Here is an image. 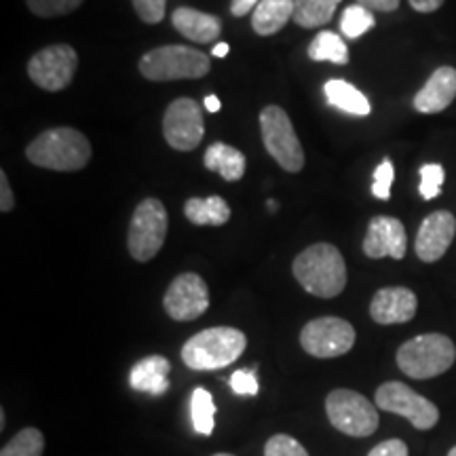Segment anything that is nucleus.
<instances>
[{
    "label": "nucleus",
    "instance_id": "1",
    "mask_svg": "<svg viewBox=\"0 0 456 456\" xmlns=\"http://www.w3.org/2000/svg\"><path fill=\"white\" fill-rule=\"evenodd\" d=\"M294 277L317 298H336L346 285V265L332 243H315L296 256Z\"/></svg>",
    "mask_w": 456,
    "mask_h": 456
},
{
    "label": "nucleus",
    "instance_id": "2",
    "mask_svg": "<svg viewBox=\"0 0 456 456\" xmlns=\"http://www.w3.org/2000/svg\"><path fill=\"white\" fill-rule=\"evenodd\" d=\"M28 161L43 169L78 171L89 163L91 144L72 127L47 129L26 148Z\"/></svg>",
    "mask_w": 456,
    "mask_h": 456
},
{
    "label": "nucleus",
    "instance_id": "3",
    "mask_svg": "<svg viewBox=\"0 0 456 456\" xmlns=\"http://www.w3.org/2000/svg\"><path fill=\"white\" fill-rule=\"evenodd\" d=\"M248 338L237 328H208L192 336L182 346V362L197 372L231 366L241 357Z\"/></svg>",
    "mask_w": 456,
    "mask_h": 456
},
{
    "label": "nucleus",
    "instance_id": "4",
    "mask_svg": "<svg viewBox=\"0 0 456 456\" xmlns=\"http://www.w3.org/2000/svg\"><path fill=\"white\" fill-rule=\"evenodd\" d=\"M456 362L454 342L444 334H420L397 349V366L416 380L436 379Z\"/></svg>",
    "mask_w": 456,
    "mask_h": 456
},
{
    "label": "nucleus",
    "instance_id": "5",
    "mask_svg": "<svg viewBox=\"0 0 456 456\" xmlns=\"http://www.w3.org/2000/svg\"><path fill=\"white\" fill-rule=\"evenodd\" d=\"M140 72L148 81L201 78L209 72V57L203 51L184 45H165L142 57Z\"/></svg>",
    "mask_w": 456,
    "mask_h": 456
},
{
    "label": "nucleus",
    "instance_id": "6",
    "mask_svg": "<svg viewBox=\"0 0 456 456\" xmlns=\"http://www.w3.org/2000/svg\"><path fill=\"white\" fill-rule=\"evenodd\" d=\"M326 414L334 429L349 437H368L379 429V410L357 391L336 389L330 393Z\"/></svg>",
    "mask_w": 456,
    "mask_h": 456
},
{
    "label": "nucleus",
    "instance_id": "7",
    "mask_svg": "<svg viewBox=\"0 0 456 456\" xmlns=\"http://www.w3.org/2000/svg\"><path fill=\"white\" fill-rule=\"evenodd\" d=\"M260 131L265 148L285 171L298 174L305 167V151L283 108L266 106L260 112Z\"/></svg>",
    "mask_w": 456,
    "mask_h": 456
},
{
    "label": "nucleus",
    "instance_id": "8",
    "mask_svg": "<svg viewBox=\"0 0 456 456\" xmlns=\"http://www.w3.org/2000/svg\"><path fill=\"white\" fill-rule=\"evenodd\" d=\"M167 237V209L159 199H144L135 208L127 232L129 254L138 262H148L159 254Z\"/></svg>",
    "mask_w": 456,
    "mask_h": 456
},
{
    "label": "nucleus",
    "instance_id": "9",
    "mask_svg": "<svg viewBox=\"0 0 456 456\" xmlns=\"http://www.w3.org/2000/svg\"><path fill=\"white\" fill-rule=\"evenodd\" d=\"M374 403L380 410H385V412L403 416V419H408L420 431L433 429L437 425V420H440V410H437L436 403L423 395H419L408 385L397 383V380L380 385L376 389Z\"/></svg>",
    "mask_w": 456,
    "mask_h": 456
},
{
    "label": "nucleus",
    "instance_id": "10",
    "mask_svg": "<svg viewBox=\"0 0 456 456\" xmlns=\"http://www.w3.org/2000/svg\"><path fill=\"white\" fill-rule=\"evenodd\" d=\"M300 345L313 357H340L355 345V328L340 317L313 319L302 328Z\"/></svg>",
    "mask_w": 456,
    "mask_h": 456
},
{
    "label": "nucleus",
    "instance_id": "11",
    "mask_svg": "<svg viewBox=\"0 0 456 456\" xmlns=\"http://www.w3.org/2000/svg\"><path fill=\"white\" fill-rule=\"evenodd\" d=\"M78 68V55L70 45H51L38 51L28 61V74L32 83L45 91H61L72 83L74 72Z\"/></svg>",
    "mask_w": 456,
    "mask_h": 456
},
{
    "label": "nucleus",
    "instance_id": "12",
    "mask_svg": "<svg viewBox=\"0 0 456 456\" xmlns=\"http://www.w3.org/2000/svg\"><path fill=\"white\" fill-rule=\"evenodd\" d=\"M163 135L171 148L180 152L195 151L205 135L203 112L195 100L180 98L165 110Z\"/></svg>",
    "mask_w": 456,
    "mask_h": 456
},
{
    "label": "nucleus",
    "instance_id": "13",
    "mask_svg": "<svg viewBox=\"0 0 456 456\" xmlns=\"http://www.w3.org/2000/svg\"><path fill=\"white\" fill-rule=\"evenodd\" d=\"M163 306L175 322H192L209 309V289L197 273H182L165 292Z\"/></svg>",
    "mask_w": 456,
    "mask_h": 456
},
{
    "label": "nucleus",
    "instance_id": "14",
    "mask_svg": "<svg viewBox=\"0 0 456 456\" xmlns=\"http://www.w3.org/2000/svg\"><path fill=\"white\" fill-rule=\"evenodd\" d=\"M408 249L406 228L391 216H376L370 220L368 235L363 239V254L368 258L402 260Z\"/></svg>",
    "mask_w": 456,
    "mask_h": 456
},
{
    "label": "nucleus",
    "instance_id": "15",
    "mask_svg": "<svg viewBox=\"0 0 456 456\" xmlns=\"http://www.w3.org/2000/svg\"><path fill=\"white\" fill-rule=\"evenodd\" d=\"M456 232V220L450 212H433L427 216L416 232V256L423 262H437L448 252Z\"/></svg>",
    "mask_w": 456,
    "mask_h": 456
},
{
    "label": "nucleus",
    "instance_id": "16",
    "mask_svg": "<svg viewBox=\"0 0 456 456\" xmlns=\"http://www.w3.org/2000/svg\"><path fill=\"white\" fill-rule=\"evenodd\" d=\"M419 300L408 288H383L374 294L370 302V317L380 326L406 323L416 315Z\"/></svg>",
    "mask_w": 456,
    "mask_h": 456
},
{
    "label": "nucleus",
    "instance_id": "17",
    "mask_svg": "<svg viewBox=\"0 0 456 456\" xmlns=\"http://www.w3.org/2000/svg\"><path fill=\"white\" fill-rule=\"evenodd\" d=\"M456 98V68L442 66L431 74L425 87L414 95V108L420 114H437Z\"/></svg>",
    "mask_w": 456,
    "mask_h": 456
},
{
    "label": "nucleus",
    "instance_id": "18",
    "mask_svg": "<svg viewBox=\"0 0 456 456\" xmlns=\"http://www.w3.org/2000/svg\"><path fill=\"white\" fill-rule=\"evenodd\" d=\"M171 24L182 37L192 43H214L222 32V21L216 15L201 13L191 7H178L171 13Z\"/></svg>",
    "mask_w": 456,
    "mask_h": 456
},
{
    "label": "nucleus",
    "instance_id": "19",
    "mask_svg": "<svg viewBox=\"0 0 456 456\" xmlns=\"http://www.w3.org/2000/svg\"><path fill=\"white\" fill-rule=\"evenodd\" d=\"M169 372L171 363L163 355L144 357L142 362L131 368L129 385L135 391L148 393V395H163L169 389Z\"/></svg>",
    "mask_w": 456,
    "mask_h": 456
},
{
    "label": "nucleus",
    "instance_id": "20",
    "mask_svg": "<svg viewBox=\"0 0 456 456\" xmlns=\"http://www.w3.org/2000/svg\"><path fill=\"white\" fill-rule=\"evenodd\" d=\"M294 20V0H260L252 13V28L260 37H273Z\"/></svg>",
    "mask_w": 456,
    "mask_h": 456
},
{
    "label": "nucleus",
    "instance_id": "21",
    "mask_svg": "<svg viewBox=\"0 0 456 456\" xmlns=\"http://www.w3.org/2000/svg\"><path fill=\"white\" fill-rule=\"evenodd\" d=\"M205 167L209 171H218L222 178L228 182H237L245 174V155L237 148L224 144V142H216L205 151Z\"/></svg>",
    "mask_w": 456,
    "mask_h": 456
},
{
    "label": "nucleus",
    "instance_id": "22",
    "mask_svg": "<svg viewBox=\"0 0 456 456\" xmlns=\"http://www.w3.org/2000/svg\"><path fill=\"white\" fill-rule=\"evenodd\" d=\"M323 91H326V100L330 106L338 108V110L346 114H353V117H368L370 110H372L366 95L357 87H353L351 83L342 81V78L328 81Z\"/></svg>",
    "mask_w": 456,
    "mask_h": 456
},
{
    "label": "nucleus",
    "instance_id": "23",
    "mask_svg": "<svg viewBox=\"0 0 456 456\" xmlns=\"http://www.w3.org/2000/svg\"><path fill=\"white\" fill-rule=\"evenodd\" d=\"M184 214L197 226H222L231 220V208L218 195L208 199H188L184 205Z\"/></svg>",
    "mask_w": 456,
    "mask_h": 456
},
{
    "label": "nucleus",
    "instance_id": "24",
    "mask_svg": "<svg viewBox=\"0 0 456 456\" xmlns=\"http://www.w3.org/2000/svg\"><path fill=\"white\" fill-rule=\"evenodd\" d=\"M340 0H294V21L300 28H322L330 24Z\"/></svg>",
    "mask_w": 456,
    "mask_h": 456
},
{
    "label": "nucleus",
    "instance_id": "25",
    "mask_svg": "<svg viewBox=\"0 0 456 456\" xmlns=\"http://www.w3.org/2000/svg\"><path fill=\"white\" fill-rule=\"evenodd\" d=\"M309 57L313 61H332V64H346L349 61V49L338 34L322 30L309 45Z\"/></svg>",
    "mask_w": 456,
    "mask_h": 456
},
{
    "label": "nucleus",
    "instance_id": "26",
    "mask_svg": "<svg viewBox=\"0 0 456 456\" xmlns=\"http://www.w3.org/2000/svg\"><path fill=\"white\" fill-rule=\"evenodd\" d=\"M191 414H192V427L199 436H212L216 427V403L212 393L205 391L199 387V389L192 391L191 397Z\"/></svg>",
    "mask_w": 456,
    "mask_h": 456
},
{
    "label": "nucleus",
    "instance_id": "27",
    "mask_svg": "<svg viewBox=\"0 0 456 456\" xmlns=\"http://www.w3.org/2000/svg\"><path fill=\"white\" fill-rule=\"evenodd\" d=\"M45 437L37 427L21 429L9 444H4L0 456H43Z\"/></svg>",
    "mask_w": 456,
    "mask_h": 456
},
{
    "label": "nucleus",
    "instance_id": "28",
    "mask_svg": "<svg viewBox=\"0 0 456 456\" xmlns=\"http://www.w3.org/2000/svg\"><path fill=\"white\" fill-rule=\"evenodd\" d=\"M376 20L372 11L362 7V4H351L345 9V13L340 17V30L346 38H359L363 34L370 32L374 28Z\"/></svg>",
    "mask_w": 456,
    "mask_h": 456
},
{
    "label": "nucleus",
    "instance_id": "29",
    "mask_svg": "<svg viewBox=\"0 0 456 456\" xmlns=\"http://www.w3.org/2000/svg\"><path fill=\"white\" fill-rule=\"evenodd\" d=\"M444 180H446V171L440 163H427L420 167V195L427 201H431V199H437L442 192V186H444Z\"/></svg>",
    "mask_w": 456,
    "mask_h": 456
},
{
    "label": "nucleus",
    "instance_id": "30",
    "mask_svg": "<svg viewBox=\"0 0 456 456\" xmlns=\"http://www.w3.org/2000/svg\"><path fill=\"white\" fill-rule=\"evenodd\" d=\"M26 4L38 17H57L77 11L83 0H26Z\"/></svg>",
    "mask_w": 456,
    "mask_h": 456
},
{
    "label": "nucleus",
    "instance_id": "31",
    "mask_svg": "<svg viewBox=\"0 0 456 456\" xmlns=\"http://www.w3.org/2000/svg\"><path fill=\"white\" fill-rule=\"evenodd\" d=\"M265 456H309V452L296 437L288 433H277L266 442Z\"/></svg>",
    "mask_w": 456,
    "mask_h": 456
},
{
    "label": "nucleus",
    "instance_id": "32",
    "mask_svg": "<svg viewBox=\"0 0 456 456\" xmlns=\"http://www.w3.org/2000/svg\"><path fill=\"white\" fill-rule=\"evenodd\" d=\"M393 178H395V171H393V163L389 159H385L374 171V182H372V195L380 201H389L391 199V186Z\"/></svg>",
    "mask_w": 456,
    "mask_h": 456
},
{
    "label": "nucleus",
    "instance_id": "33",
    "mask_svg": "<svg viewBox=\"0 0 456 456\" xmlns=\"http://www.w3.org/2000/svg\"><path fill=\"white\" fill-rule=\"evenodd\" d=\"M135 13L144 24H159L165 17V4L167 0H131Z\"/></svg>",
    "mask_w": 456,
    "mask_h": 456
},
{
    "label": "nucleus",
    "instance_id": "34",
    "mask_svg": "<svg viewBox=\"0 0 456 456\" xmlns=\"http://www.w3.org/2000/svg\"><path fill=\"white\" fill-rule=\"evenodd\" d=\"M231 387L237 395H256L258 393V379L254 370H237L231 376Z\"/></svg>",
    "mask_w": 456,
    "mask_h": 456
},
{
    "label": "nucleus",
    "instance_id": "35",
    "mask_svg": "<svg viewBox=\"0 0 456 456\" xmlns=\"http://www.w3.org/2000/svg\"><path fill=\"white\" fill-rule=\"evenodd\" d=\"M368 456H408V446L402 440H387L370 450Z\"/></svg>",
    "mask_w": 456,
    "mask_h": 456
},
{
    "label": "nucleus",
    "instance_id": "36",
    "mask_svg": "<svg viewBox=\"0 0 456 456\" xmlns=\"http://www.w3.org/2000/svg\"><path fill=\"white\" fill-rule=\"evenodd\" d=\"M13 205H15V199H13V191H11L9 186V178L4 171H0V209L7 214L13 209Z\"/></svg>",
    "mask_w": 456,
    "mask_h": 456
},
{
    "label": "nucleus",
    "instance_id": "37",
    "mask_svg": "<svg viewBox=\"0 0 456 456\" xmlns=\"http://www.w3.org/2000/svg\"><path fill=\"white\" fill-rule=\"evenodd\" d=\"M357 3L370 11H383V13H391L399 7V0H357Z\"/></svg>",
    "mask_w": 456,
    "mask_h": 456
},
{
    "label": "nucleus",
    "instance_id": "38",
    "mask_svg": "<svg viewBox=\"0 0 456 456\" xmlns=\"http://www.w3.org/2000/svg\"><path fill=\"white\" fill-rule=\"evenodd\" d=\"M260 0H232L231 3V13L235 17H243L248 13H254V9L258 7Z\"/></svg>",
    "mask_w": 456,
    "mask_h": 456
},
{
    "label": "nucleus",
    "instance_id": "39",
    "mask_svg": "<svg viewBox=\"0 0 456 456\" xmlns=\"http://www.w3.org/2000/svg\"><path fill=\"white\" fill-rule=\"evenodd\" d=\"M444 4V0H410V7L419 13H433Z\"/></svg>",
    "mask_w": 456,
    "mask_h": 456
},
{
    "label": "nucleus",
    "instance_id": "40",
    "mask_svg": "<svg viewBox=\"0 0 456 456\" xmlns=\"http://www.w3.org/2000/svg\"><path fill=\"white\" fill-rule=\"evenodd\" d=\"M205 108L208 112H220V100L216 95H205Z\"/></svg>",
    "mask_w": 456,
    "mask_h": 456
},
{
    "label": "nucleus",
    "instance_id": "41",
    "mask_svg": "<svg viewBox=\"0 0 456 456\" xmlns=\"http://www.w3.org/2000/svg\"><path fill=\"white\" fill-rule=\"evenodd\" d=\"M228 51H231V45H228V43H216L212 53L216 57H224V55H228Z\"/></svg>",
    "mask_w": 456,
    "mask_h": 456
},
{
    "label": "nucleus",
    "instance_id": "42",
    "mask_svg": "<svg viewBox=\"0 0 456 456\" xmlns=\"http://www.w3.org/2000/svg\"><path fill=\"white\" fill-rule=\"evenodd\" d=\"M0 429H4V410H0Z\"/></svg>",
    "mask_w": 456,
    "mask_h": 456
},
{
    "label": "nucleus",
    "instance_id": "43",
    "mask_svg": "<svg viewBox=\"0 0 456 456\" xmlns=\"http://www.w3.org/2000/svg\"><path fill=\"white\" fill-rule=\"evenodd\" d=\"M212 456H235V454H228V452H218V454H212Z\"/></svg>",
    "mask_w": 456,
    "mask_h": 456
},
{
    "label": "nucleus",
    "instance_id": "44",
    "mask_svg": "<svg viewBox=\"0 0 456 456\" xmlns=\"http://www.w3.org/2000/svg\"><path fill=\"white\" fill-rule=\"evenodd\" d=\"M448 456H456V446H454L452 450H450V452H448Z\"/></svg>",
    "mask_w": 456,
    "mask_h": 456
}]
</instances>
